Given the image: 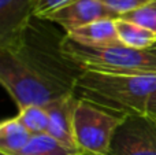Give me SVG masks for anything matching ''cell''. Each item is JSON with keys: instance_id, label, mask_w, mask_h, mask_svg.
Instances as JSON below:
<instances>
[{"instance_id": "ffe728a7", "label": "cell", "mask_w": 156, "mask_h": 155, "mask_svg": "<svg viewBox=\"0 0 156 155\" xmlns=\"http://www.w3.org/2000/svg\"><path fill=\"white\" fill-rule=\"evenodd\" d=\"M147 2H148V0H147Z\"/></svg>"}, {"instance_id": "3957f363", "label": "cell", "mask_w": 156, "mask_h": 155, "mask_svg": "<svg viewBox=\"0 0 156 155\" xmlns=\"http://www.w3.org/2000/svg\"><path fill=\"white\" fill-rule=\"evenodd\" d=\"M65 52L83 70L111 74H155L156 55L149 51L125 45L86 47L70 40L66 34Z\"/></svg>"}, {"instance_id": "2e32d148", "label": "cell", "mask_w": 156, "mask_h": 155, "mask_svg": "<svg viewBox=\"0 0 156 155\" xmlns=\"http://www.w3.org/2000/svg\"><path fill=\"white\" fill-rule=\"evenodd\" d=\"M70 2L71 0H40L37 7H36L34 15L38 18H47L51 13L59 10L60 7L66 5Z\"/></svg>"}, {"instance_id": "8992f818", "label": "cell", "mask_w": 156, "mask_h": 155, "mask_svg": "<svg viewBox=\"0 0 156 155\" xmlns=\"http://www.w3.org/2000/svg\"><path fill=\"white\" fill-rule=\"evenodd\" d=\"M104 18L116 19L118 16L99 0H71L44 19H48L52 23L62 27L63 32L69 33Z\"/></svg>"}, {"instance_id": "52a82bcc", "label": "cell", "mask_w": 156, "mask_h": 155, "mask_svg": "<svg viewBox=\"0 0 156 155\" xmlns=\"http://www.w3.org/2000/svg\"><path fill=\"white\" fill-rule=\"evenodd\" d=\"M80 99L73 95L63 96L60 99L44 106L49 118V126L47 133L62 142L70 148L78 150L74 142V113Z\"/></svg>"}, {"instance_id": "4fadbf2b", "label": "cell", "mask_w": 156, "mask_h": 155, "mask_svg": "<svg viewBox=\"0 0 156 155\" xmlns=\"http://www.w3.org/2000/svg\"><path fill=\"white\" fill-rule=\"evenodd\" d=\"M15 117L32 133V136L44 135L48 132L49 118L44 106H36V104L26 106L23 109H19Z\"/></svg>"}, {"instance_id": "9c48e42d", "label": "cell", "mask_w": 156, "mask_h": 155, "mask_svg": "<svg viewBox=\"0 0 156 155\" xmlns=\"http://www.w3.org/2000/svg\"><path fill=\"white\" fill-rule=\"evenodd\" d=\"M116 19L104 18L81 26L73 32L66 33L70 40L86 47H112L122 45L116 32Z\"/></svg>"}, {"instance_id": "5bb4252c", "label": "cell", "mask_w": 156, "mask_h": 155, "mask_svg": "<svg viewBox=\"0 0 156 155\" xmlns=\"http://www.w3.org/2000/svg\"><path fill=\"white\" fill-rule=\"evenodd\" d=\"M121 18L140 25L156 34V0H148L140 7L122 15Z\"/></svg>"}, {"instance_id": "6da1fadb", "label": "cell", "mask_w": 156, "mask_h": 155, "mask_svg": "<svg viewBox=\"0 0 156 155\" xmlns=\"http://www.w3.org/2000/svg\"><path fill=\"white\" fill-rule=\"evenodd\" d=\"M65 37L55 23L34 15L0 43V82L18 110L76 92L85 70L65 52Z\"/></svg>"}, {"instance_id": "ba28073f", "label": "cell", "mask_w": 156, "mask_h": 155, "mask_svg": "<svg viewBox=\"0 0 156 155\" xmlns=\"http://www.w3.org/2000/svg\"><path fill=\"white\" fill-rule=\"evenodd\" d=\"M38 0H0V43L15 34L34 16Z\"/></svg>"}, {"instance_id": "e0dca14e", "label": "cell", "mask_w": 156, "mask_h": 155, "mask_svg": "<svg viewBox=\"0 0 156 155\" xmlns=\"http://www.w3.org/2000/svg\"><path fill=\"white\" fill-rule=\"evenodd\" d=\"M148 114L156 117V92L152 95L151 100H149V103H148Z\"/></svg>"}, {"instance_id": "277c9868", "label": "cell", "mask_w": 156, "mask_h": 155, "mask_svg": "<svg viewBox=\"0 0 156 155\" xmlns=\"http://www.w3.org/2000/svg\"><path fill=\"white\" fill-rule=\"evenodd\" d=\"M123 117L80 100L74 113V142L82 155H107Z\"/></svg>"}, {"instance_id": "7c38bea8", "label": "cell", "mask_w": 156, "mask_h": 155, "mask_svg": "<svg viewBox=\"0 0 156 155\" xmlns=\"http://www.w3.org/2000/svg\"><path fill=\"white\" fill-rule=\"evenodd\" d=\"M16 155H82L76 148H70L48 133L32 136L25 148Z\"/></svg>"}, {"instance_id": "d6986e66", "label": "cell", "mask_w": 156, "mask_h": 155, "mask_svg": "<svg viewBox=\"0 0 156 155\" xmlns=\"http://www.w3.org/2000/svg\"><path fill=\"white\" fill-rule=\"evenodd\" d=\"M0 155H7V154H2V153H0Z\"/></svg>"}, {"instance_id": "5b68a950", "label": "cell", "mask_w": 156, "mask_h": 155, "mask_svg": "<svg viewBox=\"0 0 156 155\" xmlns=\"http://www.w3.org/2000/svg\"><path fill=\"white\" fill-rule=\"evenodd\" d=\"M107 155H156V117L148 113L123 117Z\"/></svg>"}, {"instance_id": "7a4b0ae2", "label": "cell", "mask_w": 156, "mask_h": 155, "mask_svg": "<svg viewBox=\"0 0 156 155\" xmlns=\"http://www.w3.org/2000/svg\"><path fill=\"white\" fill-rule=\"evenodd\" d=\"M155 92V74H111L85 70L74 93L80 100L126 117L148 113V103Z\"/></svg>"}, {"instance_id": "ac0fdd59", "label": "cell", "mask_w": 156, "mask_h": 155, "mask_svg": "<svg viewBox=\"0 0 156 155\" xmlns=\"http://www.w3.org/2000/svg\"><path fill=\"white\" fill-rule=\"evenodd\" d=\"M148 51H149V52H152V54H154V55H156V44H155L154 47H152L151 49H148Z\"/></svg>"}, {"instance_id": "9a60e30c", "label": "cell", "mask_w": 156, "mask_h": 155, "mask_svg": "<svg viewBox=\"0 0 156 155\" xmlns=\"http://www.w3.org/2000/svg\"><path fill=\"white\" fill-rule=\"evenodd\" d=\"M99 2L103 3L110 11H112L118 18H121L126 13L144 4L147 0H99Z\"/></svg>"}, {"instance_id": "8fae6325", "label": "cell", "mask_w": 156, "mask_h": 155, "mask_svg": "<svg viewBox=\"0 0 156 155\" xmlns=\"http://www.w3.org/2000/svg\"><path fill=\"white\" fill-rule=\"evenodd\" d=\"M115 23L122 45L140 51H148L156 44V34L145 27L122 18H116Z\"/></svg>"}, {"instance_id": "30bf717a", "label": "cell", "mask_w": 156, "mask_h": 155, "mask_svg": "<svg viewBox=\"0 0 156 155\" xmlns=\"http://www.w3.org/2000/svg\"><path fill=\"white\" fill-rule=\"evenodd\" d=\"M32 139V133L16 120L8 118L0 124V153L16 155Z\"/></svg>"}]
</instances>
